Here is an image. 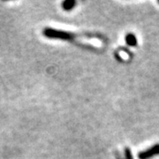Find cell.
<instances>
[{"mask_svg":"<svg viewBox=\"0 0 159 159\" xmlns=\"http://www.w3.org/2000/svg\"><path fill=\"white\" fill-rule=\"evenodd\" d=\"M43 35L50 39H58L62 41H72L78 36H83L82 34L71 33L64 30H57L51 28H45L43 31Z\"/></svg>","mask_w":159,"mask_h":159,"instance_id":"obj_1","label":"cell"},{"mask_svg":"<svg viewBox=\"0 0 159 159\" xmlns=\"http://www.w3.org/2000/svg\"><path fill=\"white\" fill-rule=\"evenodd\" d=\"M157 155H159V143L155 144L154 146L150 147L146 150L141 151L138 154V157L139 159H149Z\"/></svg>","mask_w":159,"mask_h":159,"instance_id":"obj_2","label":"cell"},{"mask_svg":"<svg viewBox=\"0 0 159 159\" xmlns=\"http://www.w3.org/2000/svg\"><path fill=\"white\" fill-rule=\"evenodd\" d=\"M125 43L128 46L131 47H135L138 44V42H137V38L135 36V34H133V33H128L126 34L125 37Z\"/></svg>","mask_w":159,"mask_h":159,"instance_id":"obj_3","label":"cell"},{"mask_svg":"<svg viewBox=\"0 0 159 159\" xmlns=\"http://www.w3.org/2000/svg\"><path fill=\"white\" fill-rule=\"evenodd\" d=\"M76 5V1L74 0H66L62 4L63 9L65 11H71Z\"/></svg>","mask_w":159,"mask_h":159,"instance_id":"obj_4","label":"cell"},{"mask_svg":"<svg viewBox=\"0 0 159 159\" xmlns=\"http://www.w3.org/2000/svg\"><path fill=\"white\" fill-rule=\"evenodd\" d=\"M124 155H125V159H134L133 157V153L129 148H125L124 150Z\"/></svg>","mask_w":159,"mask_h":159,"instance_id":"obj_5","label":"cell"},{"mask_svg":"<svg viewBox=\"0 0 159 159\" xmlns=\"http://www.w3.org/2000/svg\"><path fill=\"white\" fill-rule=\"evenodd\" d=\"M158 4H159V0H158Z\"/></svg>","mask_w":159,"mask_h":159,"instance_id":"obj_6","label":"cell"}]
</instances>
